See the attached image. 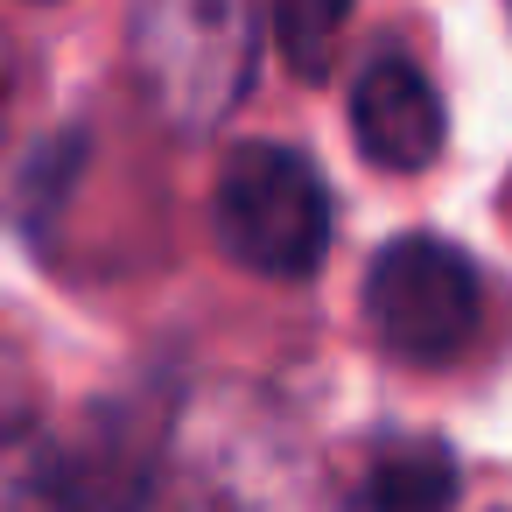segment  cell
Wrapping results in <instances>:
<instances>
[{
	"label": "cell",
	"mask_w": 512,
	"mask_h": 512,
	"mask_svg": "<svg viewBox=\"0 0 512 512\" xmlns=\"http://www.w3.org/2000/svg\"><path fill=\"white\" fill-rule=\"evenodd\" d=\"M218 246L267 281H309L330 253V190L302 148L239 141L211 183Z\"/></svg>",
	"instance_id": "cell-1"
},
{
	"label": "cell",
	"mask_w": 512,
	"mask_h": 512,
	"mask_svg": "<svg viewBox=\"0 0 512 512\" xmlns=\"http://www.w3.org/2000/svg\"><path fill=\"white\" fill-rule=\"evenodd\" d=\"M274 15V43L302 78H330L344 22H351V0H267Z\"/></svg>",
	"instance_id": "cell-8"
},
{
	"label": "cell",
	"mask_w": 512,
	"mask_h": 512,
	"mask_svg": "<svg viewBox=\"0 0 512 512\" xmlns=\"http://www.w3.org/2000/svg\"><path fill=\"white\" fill-rule=\"evenodd\" d=\"M0 120H8V85H0Z\"/></svg>",
	"instance_id": "cell-9"
},
{
	"label": "cell",
	"mask_w": 512,
	"mask_h": 512,
	"mask_svg": "<svg viewBox=\"0 0 512 512\" xmlns=\"http://www.w3.org/2000/svg\"><path fill=\"white\" fill-rule=\"evenodd\" d=\"M155 498V435L127 414H92L22 463L8 512H148Z\"/></svg>",
	"instance_id": "cell-4"
},
{
	"label": "cell",
	"mask_w": 512,
	"mask_h": 512,
	"mask_svg": "<svg viewBox=\"0 0 512 512\" xmlns=\"http://www.w3.org/2000/svg\"><path fill=\"white\" fill-rule=\"evenodd\" d=\"M197 512H330V505L288 463V449H274L253 477L232 470V463H218V449H211L204 470H197Z\"/></svg>",
	"instance_id": "cell-7"
},
{
	"label": "cell",
	"mask_w": 512,
	"mask_h": 512,
	"mask_svg": "<svg viewBox=\"0 0 512 512\" xmlns=\"http://www.w3.org/2000/svg\"><path fill=\"white\" fill-rule=\"evenodd\" d=\"M365 512H456V463L442 442H393L365 470Z\"/></svg>",
	"instance_id": "cell-6"
},
{
	"label": "cell",
	"mask_w": 512,
	"mask_h": 512,
	"mask_svg": "<svg viewBox=\"0 0 512 512\" xmlns=\"http://www.w3.org/2000/svg\"><path fill=\"white\" fill-rule=\"evenodd\" d=\"M253 50V0H134V85L190 134L232 113Z\"/></svg>",
	"instance_id": "cell-2"
},
{
	"label": "cell",
	"mask_w": 512,
	"mask_h": 512,
	"mask_svg": "<svg viewBox=\"0 0 512 512\" xmlns=\"http://www.w3.org/2000/svg\"><path fill=\"white\" fill-rule=\"evenodd\" d=\"M442 99L428 85V71L400 50L365 57L358 85H351V141L372 169L386 176H421L442 155Z\"/></svg>",
	"instance_id": "cell-5"
},
{
	"label": "cell",
	"mask_w": 512,
	"mask_h": 512,
	"mask_svg": "<svg viewBox=\"0 0 512 512\" xmlns=\"http://www.w3.org/2000/svg\"><path fill=\"white\" fill-rule=\"evenodd\" d=\"M365 323L386 358L400 365H449L477 323H484V288L477 267L449 239H393L372 274H365Z\"/></svg>",
	"instance_id": "cell-3"
}]
</instances>
